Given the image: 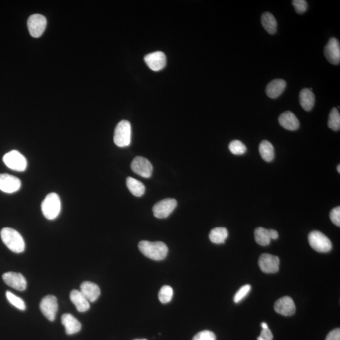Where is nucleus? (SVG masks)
I'll return each mask as SVG.
<instances>
[{"label":"nucleus","instance_id":"obj_1","mask_svg":"<svg viewBox=\"0 0 340 340\" xmlns=\"http://www.w3.org/2000/svg\"><path fill=\"white\" fill-rule=\"evenodd\" d=\"M139 249L145 256L155 261L164 260L168 253L167 246L160 241H142L139 243Z\"/></svg>","mask_w":340,"mask_h":340},{"label":"nucleus","instance_id":"obj_2","mask_svg":"<svg viewBox=\"0 0 340 340\" xmlns=\"http://www.w3.org/2000/svg\"><path fill=\"white\" fill-rule=\"evenodd\" d=\"M1 237L4 244L14 253H21L25 251L24 240L16 230L9 227L4 228L1 230Z\"/></svg>","mask_w":340,"mask_h":340},{"label":"nucleus","instance_id":"obj_3","mask_svg":"<svg viewBox=\"0 0 340 340\" xmlns=\"http://www.w3.org/2000/svg\"><path fill=\"white\" fill-rule=\"evenodd\" d=\"M42 211L47 220H53L58 217L61 209V200L56 193L47 195L42 203Z\"/></svg>","mask_w":340,"mask_h":340},{"label":"nucleus","instance_id":"obj_4","mask_svg":"<svg viewBox=\"0 0 340 340\" xmlns=\"http://www.w3.org/2000/svg\"><path fill=\"white\" fill-rule=\"evenodd\" d=\"M131 124L127 120H122L116 125L114 134V142L120 147L129 146L131 142Z\"/></svg>","mask_w":340,"mask_h":340},{"label":"nucleus","instance_id":"obj_5","mask_svg":"<svg viewBox=\"0 0 340 340\" xmlns=\"http://www.w3.org/2000/svg\"><path fill=\"white\" fill-rule=\"evenodd\" d=\"M308 241L311 248L319 253H328L332 249L331 241L318 230L311 232L309 234Z\"/></svg>","mask_w":340,"mask_h":340},{"label":"nucleus","instance_id":"obj_6","mask_svg":"<svg viewBox=\"0 0 340 340\" xmlns=\"http://www.w3.org/2000/svg\"><path fill=\"white\" fill-rule=\"evenodd\" d=\"M3 161L9 168L17 172H23L27 167L25 157L16 150L6 153L3 157Z\"/></svg>","mask_w":340,"mask_h":340},{"label":"nucleus","instance_id":"obj_7","mask_svg":"<svg viewBox=\"0 0 340 340\" xmlns=\"http://www.w3.org/2000/svg\"><path fill=\"white\" fill-rule=\"evenodd\" d=\"M40 311L51 322L55 320L57 312L58 310V300L55 296H45L40 303Z\"/></svg>","mask_w":340,"mask_h":340},{"label":"nucleus","instance_id":"obj_8","mask_svg":"<svg viewBox=\"0 0 340 340\" xmlns=\"http://www.w3.org/2000/svg\"><path fill=\"white\" fill-rule=\"evenodd\" d=\"M27 25L30 34L33 37H40L46 29L47 20L44 16L35 14L28 18Z\"/></svg>","mask_w":340,"mask_h":340},{"label":"nucleus","instance_id":"obj_9","mask_svg":"<svg viewBox=\"0 0 340 340\" xmlns=\"http://www.w3.org/2000/svg\"><path fill=\"white\" fill-rule=\"evenodd\" d=\"M177 205V202L174 199H165L158 202L154 206V216L159 219L168 218Z\"/></svg>","mask_w":340,"mask_h":340},{"label":"nucleus","instance_id":"obj_10","mask_svg":"<svg viewBox=\"0 0 340 340\" xmlns=\"http://www.w3.org/2000/svg\"><path fill=\"white\" fill-rule=\"evenodd\" d=\"M279 258L270 254H261L258 260L261 270L266 273H277L279 270Z\"/></svg>","mask_w":340,"mask_h":340},{"label":"nucleus","instance_id":"obj_11","mask_svg":"<svg viewBox=\"0 0 340 340\" xmlns=\"http://www.w3.org/2000/svg\"><path fill=\"white\" fill-rule=\"evenodd\" d=\"M131 168L135 173L144 178L151 177L153 167L150 161L143 157L137 156L134 159L131 164Z\"/></svg>","mask_w":340,"mask_h":340},{"label":"nucleus","instance_id":"obj_12","mask_svg":"<svg viewBox=\"0 0 340 340\" xmlns=\"http://www.w3.org/2000/svg\"><path fill=\"white\" fill-rule=\"evenodd\" d=\"M22 182L15 176L7 174H0V190L5 193L12 194L20 189Z\"/></svg>","mask_w":340,"mask_h":340},{"label":"nucleus","instance_id":"obj_13","mask_svg":"<svg viewBox=\"0 0 340 340\" xmlns=\"http://www.w3.org/2000/svg\"><path fill=\"white\" fill-rule=\"evenodd\" d=\"M324 53L326 58L333 65H339L340 61V46L336 38H331L325 47Z\"/></svg>","mask_w":340,"mask_h":340},{"label":"nucleus","instance_id":"obj_14","mask_svg":"<svg viewBox=\"0 0 340 340\" xmlns=\"http://www.w3.org/2000/svg\"><path fill=\"white\" fill-rule=\"evenodd\" d=\"M3 279L7 285L17 291H23L27 289V280L24 276L20 273H5L3 275Z\"/></svg>","mask_w":340,"mask_h":340},{"label":"nucleus","instance_id":"obj_15","mask_svg":"<svg viewBox=\"0 0 340 340\" xmlns=\"http://www.w3.org/2000/svg\"><path fill=\"white\" fill-rule=\"evenodd\" d=\"M274 310L280 315L290 316L296 312V305L291 297L284 296L275 302Z\"/></svg>","mask_w":340,"mask_h":340},{"label":"nucleus","instance_id":"obj_16","mask_svg":"<svg viewBox=\"0 0 340 340\" xmlns=\"http://www.w3.org/2000/svg\"><path fill=\"white\" fill-rule=\"evenodd\" d=\"M144 61L151 70L159 71L165 67L166 58L163 52H152L144 57Z\"/></svg>","mask_w":340,"mask_h":340},{"label":"nucleus","instance_id":"obj_17","mask_svg":"<svg viewBox=\"0 0 340 340\" xmlns=\"http://www.w3.org/2000/svg\"><path fill=\"white\" fill-rule=\"evenodd\" d=\"M80 291L90 303H94L101 295L98 285L91 282H83L80 285Z\"/></svg>","mask_w":340,"mask_h":340},{"label":"nucleus","instance_id":"obj_18","mask_svg":"<svg viewBox=\"0 0 340 340\" xmlns=\"http://www.w3.org/2000/svg\"><path fill=\"white\" fill-rule=\"evenodd\" d=\"M279 122L283 128L291 131H294L299 127L298 119L291 111H286L282 113L279 116Z\"/></svg>","mask_w":340,"mask_h":340},{"label":"nucleus","instance_id":"obj_19","mask_svg":"<svg viewBox=\"0 0 340 340\" xmlns=\"http://www.w3.org/2000/svg\"><path fill=\"white\" fill-rule=\"evenodd\" d=\"M61 322L65 328L66 334L69 335L77 334L82 328L79 321L71 314H64L61 317Z\"/></svg>","mask_w":340,"mask_h":340},{"label":"nucleus","instance_id":"obj_20","mask_svg":"<svg viewBox=\"0 0 340 340\" xmlns=\"http://www.w3.org/2000/svg\"><path fill=\"white\" fill-rule=\"evenodd\" d=\"M287 83L282 79H276L268 83L266 88V94L271 99L279 97L284 92Z\"/></svg>","mask_w":340,"mask_h":340},{"label":"nucleus","instance_id":"obj_21","mask_svg":"<svg viewBox=\"0 0 340 340\" xmlns=\"http://www.w3.org/2000/svg\"><path fill=\"white\" fill-rule=\"evenodd\" d=\"M71 302L75 306L77 311L79 312H85L90 309V302L80 291L73 290L70 293Z\"/></svg>","mask_w":340,"mask_h":340},{"label":"nucleus","instance_id":"obj_22","mask_svg":"<svg viewBox=\"0 0 340 340\" xmlns=\"http://www.w3.org/2000/svg\"><path fill=\"white\" fill-rule=\"evenodd\" d=\"M299 102L304 111H310L313 109L315 102V97L312 91L309 89H303L299 94Z\"/></svg>","mask_w":340,"mask_h":340},{"label":"nucleus","instance_id":"obj_23","mask_svg":"<svg viewBox=\"0 0 340 340\" xmlns=\"http://www.w3.org/2000/svg\"><path fill=\"white\" fill-rule=\"evenodd\" d=\"M261 24L270 35L275 34L277 32V22L274 16L269 12L264 13L261 16Z\"/></svg>","mask_w":340,"mask_h":340},{"label":"nucleus","instance_id":"obj_24","mask_svg":"<svg viewBox=\"0 0 340 340\" xmlns=\"http://www.w3.org/2000/svg\"><path fill=\"white\" fill-rule=\"evenodd\" d=\"M228 235L229 233L225 227H216L211 230L209 237L213 243L220 244L225 243Z\"/></svg>","mask_w":340,"mask_h":340},{"label":"nucleus","instance_id":"obj_25","mask_svg":"<svg viewBox=\"0 0 340 340\" xmlns=\"http://www.w3.org/2000/svg\"><path fill=\"white\" fill-rule=\"evenodd\" d=\"M259 151H260L261 158L267 162H271L274 159V147L269 141L261 142L259 146Z\"/></svg>","mask_w":340,"mask_h":340},{"label":"nucleus","instance_id":"obj_26","mask_svg":"<svg viewBox=\"0 0 340 340\" xmlns=\"http://www.w3.org/2000/svg\"><path fill=\"white\" fill-rule=\"evenodd\" d=\"M127 186L134 196L141 197L145 192V186L141 182L132 177L127 178Z\"/></svg>","mask_w":340,"mask_h":340},{"label":"nucleus","instance_id":"obj_27","mask_svg":"<svg viewBox=\"0 0 340 340\" xmlns=\"http://www.w3.org/2000/svg\"><path fill=\"white\" fill-rule=\"evenodd\" d=\"M254 238L259 245L266 246L269 245L271 239L268 230L263 227H258L254 231Z\"/></svg>","mask_w":340,"mask_h":340},{"label":"nucleus","instance_id":"obj_28","mask_svg":"<svg viewBox=\"0 0 340 340\" xmlns=\"http://www.w3.org/2000/svg\"><path fill=\"white\" fill-rule=\"evenodd\" d=\"M328 127L334 131H338L340 128V115L337 108H333L330 112L328 122Z\"/></svg>","mask_w":340,"mask_h":340},{"label":"nucleus","instance_id":"obj_29","mask_svg":"<svg viewBox=\"0 0 340 340\" xmlns=\"http://www.w3.org/2000/svg\"><path fill=\"white\" fill-rule=\"evenodd\" d=\"M173 296V291L172 287L169 285H165L159 291L158 297L161 303L166 304L172 301Z\"/></svg>","mask_w":340,"mask_h":340},{"label":"nucleus","instance_id":"obj_30","mask_svg":"<svg viewBox=\"0 0 340 340\" xmlns=\"http://www.w3.org/2000/svg\"><path fill=\"white\" fill-rule=\"evenodd\" d=\"M6 295L7 299H8L9 303L12 304V305L16 307V308L19 309L20 310H25L26 304L22 299L16 296V295L9 291H7Z\"/></svg>","mask_w":340,"mask_h":340},{"label":"nucleus","instance_id":"obj_31","mask_svg":"<svg viewBox=\"0 0 340 340\" xmlns=\"http://www.w3.org/2000/svg\"><path fill=\"white\" fill-rule=\"evenodd\" d=\"M229 150L234 155H242L246 153L247 148L241 141L235 140L230 142L229 146Z\"/></svg>","mask_w":340,"mask_h":340},{"label":"nucleus","instance_id":"obj_32","mask_svg":"<svg viewBox=\"0 0 340 340\" xmlns=\"http://www.w3.org/2000/svg\"><path fill=\"white\" fill-rule=\"evenodd\" d=\"M251 289L250 285H245L241 287L239 291L236 292L234 297V303H238L242 300H243L246 297L247 295L249 293Z\"/></svg>","mask_w":340,"mask_h":340},{"label":"nucleus","instance_id":"obj_33","mask_svg":"<svg viewBox=\"0 0 340 340\" xmlns=\"http://www.w3.org/2000/svg\"><path fill=\"white\" fill-rule=\"evenodd\" d=\"M216 335L209 330H204L195 335L192 340H216Z\"/></svg>","mask_w":340,"mask_h":340},{"label":"nucleus","instance_id":"obj_34","mask_svg":"<svg viewBox=\"0 0 340 340\" xmlns=\"http://www.w3.org/2000/svg\"><path fill=\"white\" fill-rule=\"evenodd\" d=\"M292 4L296 13L298 14L305 13L308 9V3L304 0H294L292 1Z\"/></svg>","mask_w":340,"mask_h":340},{"label":"nucleus","instance_id":"obj_35","mask_svg":"<svg viewBox=\"0 0 340 340\" xmlns=\"http://www.w3.org/2000/svg\"><path fill=\"white\" fill-rule=\"evenodd\" d=\"M330 218L332 222L337 227H340V207L333 209L330 213Z\"/></svg>","mask_w":340,"mask_h":340},{"label":"nucleus","instance_id":"obj_36","mask_svg":"<svg viewBox=\"0 0 340 340\" xmlns=\"http://www.w3.org/2000/svg\"><path fill=\"white\" fill-rule=\"evenodd\" d=\"M273 334L269 328L267 329H262L260 336L258 337V340H272Z\"/></svg>","mask_w":340,"mask_h":340},{"label":"nucleus","instance_id":"obj_37","mask_svg":"<svg viewBox=\"0 0 340 340\" xmlns=\"http://www.w3.org/2000/svg\"><path fill=\"white\" fill-rule=\"evenodd\" d=\"M325 340H340V329L335 328L328 334Z\"/></svg>","mask_w":340,"mask_h":340},{"label":"nucleus","instance_id":"obj_38","mask_svg":"<svg viewBox=\"0 0 340 340\" xmlns=\"http://www.w3.org/2000/svg\"><path fill=\"white\" fill-rule=\"evenodd\" d=\"M268 232H269L270 237L272 240L277 239L278 237H279V233L276 231L275 230L269 229L268 230Z\"/></svg>","mask_w":340,"mask_h":340},{"label":"nucleus","instance_id":"obj_39","mask_svg":"<svg viewBox=\"0 0 340 340\" xmlns=\"http://www.w3.org/2000/svg\"><path fill=\"white\" fill-rule=\"evenodd\" d=\"M261 327H262V329H267L268 326L267 323L263 322L261 323Z\"/></svg>","mask_w":340,"mask_h":340},{"label":"nucleus","instance_id":"obj_40","mask_svg":"<svg viewBox=\"0 0 340 340\" xmlns=\"http://www.w3.org/2000/svg\"><path fill=\"white\" fill-rule=\"evenodd\" d=\"M337 172L340 173V165H339L337 166Z\"/></svg>","mask_w":340,"mask_h":340},{"label":"nucleus","instance_id":"obj_41","mask_svg":"<svg viewBox=\"0 0 340 340\" xmlns=\"http://www.w3.org/2000/svg\"><path fill=\"white\" fill-rule=\"evenodd\" d=\"M134 340H147L146 339H137Z\"/></svg>","mask_w":340,"mask_h":340}]
</instances>
